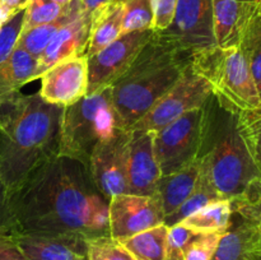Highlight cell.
<instances>
[{
	"instance_id": "cell-1",
	"label": "cell",
	"mask_w": 261,
	"mask_h": 260,
	"mask_svg": "<svg viewBox=\"0 0 261 260\" xmlns=\"http://www.w3.org/2000/svg\"><path fill=\"white\" fill-rule=\"evenodd\" d=\"M15 235L88 240L110 236L109 200L89 168L56 155L9 193Z\"/></svg>"
},
{
	"instance_id": "cell-2",
	"label": "cell",
	"mask_w": 261,
	"mask_h": 260,
	"mask_svg": "<svg viewBox=\"0 0 261 260\" xmlns=\"http://www.w3.org/2000/svg\"><path fill=\"white\" fill-rule=\"evenodd\" d=\"M64 110L40 93L18 92L0 103V178L9 193L59 155Z\"/></svg>"
},
{
	"instance_id": "cell-3",
	"label": "cell",
	"mask_w": 261,
	"mask_h": 260,
	"mask_svg": "<svg viewBox=\"0 0 261 260\" xmlns=\"http://www.w3.org/2000/svg\"><path fill=\"white\" fill-rule=\"evenodd\" d=\"M189 68V56L153 33L127 70L110 86L121 126L130 129L142 119Z\"/></svg>"
},
{
	"instance_id": "cell-4",
	"label": "cell",
	"mask_w": 261,
	"mask_h": 260,
	"mask_svg": "<svg viewBox=\"0 0 261 260\" xmlns=\"http://www.w3.org/2000/svg\"><path fill=\"white\" fill-rule=\"evenodd\" d=\"M201 175L222 199L240 195L261 177L239 126V112L219 106L216 97L201 154Z\"/></svg>"
},
{
	"instance_id": "cell-5",
	"label": "cell",
	"mask_w": 261,
	"mask_h": 260,
	"mask_svg": "<svg viewBox=\"0 0 261 260\" xmlns=\"http://www.w3.org/2000/svg\"><path fill=\"white\" fill-rule=\"evenodd\" d=\"M121 126L109 88L87 94L65 107L61 124L59 155L79 161L89 168L97 144L111 138Z\"/></svg>"
},
{
	"instance_id": "cell-6",
	"label": "cell",
	"mask_w": 261,
	"mask_h": 260,
	"mask_svg": "<svg viewBox=\"0 0 261 260\" xmlns=\"http://www.w3.org/2000/svg\"><path fill=\"white\" fill-rule=\"evenodd\" d=\"M190 68L211 86L219 106L229 111L261 107L249 64L239 46L216 47L190 56Z\"/></svg>"
},
{
	"instance_id": "cell-7",
	"label": "cell",
	"mask_w": 261,
	"mask_h": 260,
	"mask_svg": "<svg viewBox=\"0 0 261 260\" xmlns=\"http://www.w3.org/2000/svg\"><path fill=\"white\" fill-rule=\"evenodd\" d=\"M214 96L203 107L186 112L154 133V153L162 176L171 175L203 154Z\"/></svg>"
},
{
	"instance_id": "cell-8",
	"label": "cell",
	"mask_w": 261,
	"mask_h": 260,
	"mask_svg": "<svg viewBox=\"0 0 261 260\" xmlns=\"http://www.w3.org/2000/svg\"><path fill=\"white\" fill-rule=\"evenodd\" d=\"M154 33L189 58L216 47L213 0H178L170 27Z\"/></svg>"
},
{
	"instance_id": "cell-9",
	"label": "cell",
	"mask_w": 261,
	"mask_h": 260,
	"mask_svg": "<svg viewBox=\"0 0 261 260\" xmlns=\"http://www.w3.org/2000/svg\"><path fill=\"white\" fill-rule=\"evenodd\" d=\"M212 96L208 82L189 68L180 81L130 129L160 132L186 112L203 107Z\"/></svg>"
},
{
	"instance_id": "cell-10",
	"label": "cell",
	"mask_w": 261,
	"mask_h": 260,
	"mask_svg": "<svg viewBox=\"0 0 261 260\" xmlns=\"http://www.w3.org/2000/svg\"><path fill=\"white\" fill-rule=\"evenodd\" d=\"M152 30L135 31L120 36L101 51L88 58V93L109 88L127 70L145 43L152 38Z\"/></svg>"
},
{
	"instance_id": "cell-11",
	"label": "cell",
	"mask_w": 261,
	"mask_h": 260,
	"mask_svg": "<svg viewBox=\"0 0 261 260\" xmlns=\"http://www.w3.org/2000/svg\"><path fill=\"white\" fill-rule=\"evenodd\" d=\"M161 224H165V212L155 194H119L109 200L110 237L116 241L122 242Z\"/></svg>"
},
{
	"instance_id": "cell-12",
	"label": "cell",
	"mask_w": 261,
	"mask_h": 260,
	"mask_svg": "<svg viewBox=\"0 0 261 260\" xmlns=\"http://www.w3.org/2000/svg\"><path fill=\"white\" fill-rule=\"evenodd\" d=\"M130 130L119 129L111 138L96 145L89 160V172L99 193L110 200L119 194H129L127 153Z\"/></svg>"
},
{
	"instance_id": "cell-13",
	"label": "cell",
	"mask_w": 261,
	"mask_h": 260,
	"mask_svg": "<svg viewBox=\"0 0 261 260\" xmlns=\"http://www.w3.org/2000/svg\"><path fill=\"white\" fill-rule=\"evenodd\" d=\"M40 96L46 102L68 107L88 93V58L64 59L43 71Z\"/></svg>"
},
{
	"instance_id": "cell-14",
	"label": "cell",
	"mask_w": 261,
	"mask_h": 260,
	"mask_svg": "<svg viewBox=\"0 0 261 260\" xmlns=\"http://www.w3.org/2000/svg\"><path fill=\"white\" fill-rule=\"evenodd\" d=\"M130 130L127 153L129 194L152 196L157 191L162 172L154 153V132Z\"/></svg>"
},
{
	"instance_id": "cell-15",
	"label": "cell",
	"mask_w": 261,
	"mask_h": 260,
	"mask_svg": "<svg viewBox=\"0 0 261 260\" xmlns=\"http://www.w3.org/2000/svg\"><path fill=\"white\" fill-rule=\"evenodd\" d=\"M91 25L92 14L87 10L63 25L37 59L35 79L40 78L43 71L64 59L86 55Z\"/></svg>"
},
{
	"instance_id": "cell-16",
	"label": "cell",
	"mask_w": 261,
	"mask_h": 260,
	"mask_svg": "<svg viewBox=\"0 0 261 260\" xmlns=\"http://www.w3.org/2000/svg\"><path fill=\"white\" fill-rule=\"evenodd\" d=\"M260 9L261 0H213L217 46H239L245 31L259 14Z\"/></svg>"
},
{
	"instance_id": "cell-17",
	"label": "cell",
	"mask_w": 261,
	"mask_h": 260,
	"mask_svg": "<svg viewBox=\"0 0 261 260\" xmlns=\"http://www.w3.org/2000/svg\"><path fill=\"white\" fill-rule=\"evenodd\" d=\"M14 244L28 260H88L84 240L15 235Z\"/></svg>"
},
{
	"instance_id": "cell-18",
	"label": "cell",
	"mask_w": 261,
	"mask_h": 260,
	"mask_svg": "<svg viewBox=\"0 0 261 260\" xmlns=\"http://www.w3.org/2000/svg\"><path fill=\"white\" fill-rule=\"evenodd\" d=\"M260 250L261 236L256 227L233 213L212 260H256Z\"/></svg>"
},
{
	"instance_id": "cell-19",
	"label": "cell",
	"mask_w": 261,
	"mask_h": 260,
	"mask_svg": "<svg viewBox=\"0 0 261 260\" xmlns=\"http://www.w3.org/2000/svg\"><path fill=\"white\" fill-rule=\"evenodd\" d=\"M201 155L193 163L171 175L161 176L155 195L162 204L165 218L182 205L191 195L200 177Z\"/></svg>"
},
{
	"instance_id": "cell-20",
	"label": "cell",
	"mask_w": 261,
	"mask_h": 260,
	"mask_svg": "<svg viewBox=\"0 0 261 260\" xmlns=\"http://www.w3.org/2000/svg\"><path fill=\"white\" fill-rule=\"evenodd\" d=\"M124 5L122 0H114L110 4L92 13V25L86 56L94 55L121 36Z\"/></svg>"
},
{
	"instance_id": "cell-21",
	"label": "cell",
	"mask_w": 261,
	"mask_h": 260,
	"mask_svg": "<svg viewBox=\"0 0 261 260\" xmlns=\"http://www.w3.org/2000/svg\"><path fill=\"white\" fill-rule=\"evenodd\" d=\"M83 12H86V9H84V5L82 4L81 0H71L58 19L50 23H45V24L36 25L30 30L22 31L15 47L25 51L35 59H38L42 55L43 50L48 45L51 38L55 36V33L63 25L81 15Z\"/></svg>"
},
{
	"instance_id": "cell-22",
	"label": "cell",
	"mask_w": 261,
	"mask_h": 260,
	"mask_svg": "<svg viewBox=\"0 0 261 260\" xmlns=\"http://www.w3.org/2000/svg\"><path fill=\"white\" fill-rule=\"evenodd\" d=\"M37 59L15 47L12 55L0 61V103L19 92L24 84L35 81Z\"/></svg>"
},
{
	"instance_id": "cell-23",
	"label": "cell",
	"mask_w": 261,
	"mask_h": 260,
	"mask_svg": "<svg viewBox=\"0 0 261 260\" xmlns=\"http://www.w3.org/2000/svg\"><path fill=\"white\" fill-rule=\"evenodd\" d=\"M231 200L221 199L203 206L198 212L184 219L181 226L186 227L194 233H224L232 222Z\"/></svg>"
},
{
	"instance_id": "cell-24",
	"label": "cell",
	"mask_w": 261,
	"mask_h": 260,
	"mask_svg": "<svg viewBox=\"0 0 261 260\" xmlns=\"http://www.w3.org/2000/svg\"><path fill=\"white\" fill-rule=\"evenodd\" d=\"M168 227L166 224L147 229L120 242L135 260H165Z\"/></svg>"
},
{
	"instance_id": "cell-25",
	"label": "cell",
	"mask_w": 261,
	"mask_h": 260,
	"mask_svg": "<svg viewBox=\"0 0 261 260\" xmlns=\"http://www.w3.org/2000/svg\"><path fill=\"white\" fill-rule=\"evenodd\" d=\"M221 196L212 188V185L206 181V178L201 175L200 171V177H199L198 184H196L195 189L191 193V195L184 201L180 208L176 209L168 217H166L165 224L167 227H172L175 224L181 223L184 219L188 218L189 216H191L195 212H198L203 206L208 205V204L213 203V201L221 200Z\"/></svg>"
},
{
	"instance_id": "cell-26",
	"label": "cell",
	"mask_w": 261,
	"mask_h": 260,
	"mask_svg": "<svg viewBox=\"0 0 261 260\" xmlns=\"http://www.w3.org/2000/svg\"><path fill=\"white\" fill-rule=\"evenodd\" d=\"M244 54L252 79L256 86L257 93L261 99V15L260 13L252 19L247 30L245 31L239 45Z\"/></svg>"
},
{
	"instance_id": "cell-27",
	"label": "cell",
	"mask_w": 261,
	"mask_h": 260,
	"mask_svg": "<svg viewBox=\"0 0 261 260\" xmlns=\"http://www.w3.org/2000/svg\"><path fill=\"white\" fill-rule=\"evenodd\" d=\"M229 200L233 213L254 224L261 236V177L252 180L240 195Z\"/></svg>"
},
{
	"instance_id": "cell-28",
	"label": "cell",
	"mask_w": 261,
	"mask_h": 260,
	"mask_svg": "<svg viewBox=\"0 0 261 260\" xmlns=\"http://www.w3.org/2000/svg\"><path fill=\"white\" fill-rule=\"evenodd\" d=\"M239 126L261 176V107L239 112Z\"/></svg>"
},
{
	"instance_id": "cell-29",
	"label": "cell",
	"mask_w": 261,
	"mask_h": 260,
	"mask_svg": "<svg viewBox=\"0 0 261 260\" xmlns=\"http://www.w3.org/2000/svg\"><path fill=\"white\" fill-rule=\"evenodd\" d=\"M122 5L121 36L135 31L152 30L153 8L150 0H122Z\"/></svg>"
},
{
	"instance_id": "cell-30",
	"label": "cell",
	"mask_w": 261,
	"mask_h": 260,
	"mask_svg": "<svg viewBox=\"0 0 261 260\" xmlns=\"http://www.w3.org/2000/svg\"><path fill=\"white\" fill-rule=\"evenodd\" d=\"M87 256L88 260H135V257L119 241L110 236L88 240Z\"/></svg>"
},
{
	"instance_id": "cell-31",
	"label": "cell",
	"mask_w": 261,
	"mask_h": 260,
	"mask_svg": "<svg viewBox=\"0 0 261 260\" xmlns=\"http://www.w3.org/2000/svg\"><path fill=\"white\" fill-rule=\"evenodd\" d=\"M65 7L56 4L53 0H30L24 10V22H23L22 31L58 19L63 14Z\"/></svg>"
},
{
	"instance_id": "cell-32",
	"label": "cell",
	"mask_w": 261,
	"mask_h": 260,
	"mask_svg": "<svg viewBox=\"0 0 261 260\" xmlns=\"http://www.w3.org/2000/svg\"><path fill=\"white\" fill-rule=\"evenodd\" d=\"M24 10H18L0 25V61H4L5 59L9 58L14 51L18 38L23 30Z\"/></svg>"
},
{
	"instance_id": "cell-33",
	"label": "cell",
	"mask_w": 261,
	"mask_h": 260,
	"mask_svg": "<svg viewBox=\"0 0 261 260\" xmlns=\"http://www.w3.org/2000/svg\"><path fill=\"white\" fill-rule=\"evenodd\" d=\"M223 233L195 235L185 250L184 260H212Z\"/></svg>"
},
{
	"instance_id": "cell-34",
	"label": "cell",
	"mask_w": 261,
	"mask_h": 260,
	"mask_svg": "<svg viewBox=\"0 0 261 260\" xmlns=\"http://www.w3.org/2000/svg\"><path fill=\"white\" fill-rule=\"evenodd\" d=\"M196 233L181 224L168 227L165 260H184L185 250Z\"/></svg>"
},
{
	"instance_id": "cell-35",
	"label": "cell",
	"mask_w": 261,
	"mask_h": 260,
	"mask_svg": "<svg viewBox=\"0 0 261 260\" xmlns=\"http://www.w3.org/2000/svg\"><path fill=\"white\" fill-rule=\"evenodd\" d=\"M153 8V32L167 30L175 17L178 0H150Z\"/></svg>"
},
{
	"instance_id": "cell-36",
	"label": "cell",
	"mask_w": 261,
	"mask_h": 260,
	"mask_svg": "<svg viewBox=\"0 0 261 260\" xmlns=\"http://www.w3.org/2000/svg\"><path fill=\"white\" fill-rule=\"evenodd\" d=\"M0 229H7L15 235L9 211V190L2 178H0Z\"/></svg>"
},
{
	"instance_id": "cell-37",
	"label": "cell",
	"mask_w": 261,
	"mask_h": 260,
	"mask_svg": "<svg viewBox=\"0 0 261 260\" xmlns=\"http://www.w3.org/2000/svg\"><path fill=\"white\" fill-rule=\"evenodd\" d=\"M30 0H0V7L4 10L5 14L10 17L12 14L17 13L18 10L25 9Z\"/></svg>"
},
{
	"instance_id": "cell-38",
	"label": "cell",
	"mask_w": 261,
	"mask_h": 260,
	"mask_svg": "<svg viewBox=\"0 0 261 260\" xmlns=\"http://www.w3.org/2000/svg\"><path fill=\"white\" fill-rule=\"evenodd\" d=\"M0 260H28L22 255V252L15 247V245L3 250L0 252Z\"/></svg>"
},
{
	"instance_id": "cell-39",
	"label": "cell",
	"mask_w": 261,
	"mask_h": 260,
	"mask_svg": "<svg viewBox=\"0 0 261 260\" xmlns=\"http://www.w3.org/2000/svg\"><path fill=\"white\" fill-rule=\"evenodd\" d=\"M81 2L82 4L84 5V9L92 14V13H94L96 10H98L99 8L110 4V3H112L114 0H81Z\"/></svg>"
},
{
	"instance_id": "cell-40",
	"label": "cell",
	"mask_w": 261,
	"mask_h": 260,
	"mask_svg": "<svg viewBox=\"0 0 261 260\" xmlns=\"http://www.w3.org/2000/svg\"><path fill=\"white\" fill-rule=\"evenodd\" d=\"M14 236L13 232L7 231V229H0V252L8 247L13 246L14 244Z\"/></svg>"
},
{
	"instance_id": "cell-41",
	"label": "cell",
	"mask_w": 261,
	"mask_h": 260,
	"mask_svg": "<svg viewBox=\"0 0 261 260\" xmlns=\"http://www.w3.org/2000/svg\"><path fill=\"white\" fill-rule=\"evenodd\" d=\"M8 18H9V17H8V15L5 14L4 10H3V9H2V7H0V25H2L3 23H4L5 20L8 19Z\"/></svg>"
},
{
	"instance_id": "cell-42",
	"label": "cell",
	"mask_w": 261,
	"mask_h": 260,
	"mask_svg": "<svg viewBox=\"0 0 261 260\" xmlns=\"http://www.w3.org/2000/svg\"><path fill=\"white\" fill-rule=\"evenodd\" d=\"M53 2L56 3V4L61 5V7H65V5H68L71 0H53Z\"/></svg>"
},
{
	"instance_id": "cell-43",
	"label": "cell",
	"mask_w": 261,
	"mask_h": 260,
	"mask_svg": "<svg viewBox=\"0 0 261 260\" xmlns=\"http://www.w3.org/2000/svg\"><path fill=\"white\" fill-rule=\"evenodd\" d=\"M256 260H261V250L259 251V254H257V257H256Z\"/></svg>"
},
{
	"instance_id": "cell-44",
	"label": "cell",
	"mask_w": 261,
	"mask_h": 260,
	"mask_svg": "<svg viewBox=\"0 0 261 260\" xmlns=\"http://www.w3.org/2000/svg\"><path fill=\"white\" fill-rule=\"evenodd\" d=\"M260 15H261V9H260Z\"/></svg>"
}]
</instances>
